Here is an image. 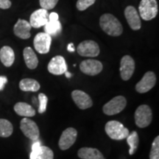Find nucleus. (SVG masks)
<instances>
[{"mask_svg":"<svg viewBox=\"0 0 159 159\" xmlns=\"http://www.w3.org/2000/svg\"><path fill=\"white\" fill-rule=\"evenodd\" d=\"M19 88L23 91H33L35 92L40 89V84L34 79L25 78L19 83Z\"/></svg>","mask_w":159,"mask_h":159,"instance_id":"5701e85b","label":"nucleus"},{"mask_svg":"<svg viewBox=\"0 0 159 159\" xmlns=\"http://www.w3.org/2000/svg\"><path fill=\"white\" fill-rule=\"evenodd\" d=\"M77 156L81 159H105L100 151L92 148H80L77 152Z\"/></svg>","mask_w":159,"mask_h":159,"instance_id":"6ab92c4d","label":"nucleus"},{"mask_svg":"<svg viewBox=\"0 0 159 159\" xmlns=\"http://www.w3.org/2000/svg\"><path fill=\"white\" fill-rule=\"evenodd\" d=\"M48 11L41 8L33 12L30 18V24L33 28L43 27L49 21Z\"/></svg>","mask_w":159,"mask_h":159,"instance_id":"4468645a","label":"nucleus"},{"mask_svg":"<svg viewBox=\"0 0 159 159\" xmlns=\"http://www.w3.org/2000/svg\"><path fill=\"white\" fill-rule=\"evenodd\" d=\"M96 0H78L77 2V8L80 11H83L86 10L90 6L93 5Z\"/></svg>","mask_w":159,"mask_h":159,"instance_id":"c85d7f7f","label":"nucleus"},{"mask_svg":"<svg viewBox=\"0 0 159 159\" xmlns=\"http://www.w3.org/2000/svg\"><path fill=\"white\" fill-rule=\"evenodd\" d=\"M52 43V37L46 33H39L35 35L33 43L34 47L40 54H47L49 52Z\"/></svg>","mask_w":159,"mask_h":159,"instance_id":"6e6552de","label":"nucleus"},{"mask_svg":"<svg viewBox=\"0 0 159 159\" xmlns=\"http://www.w3.org/2000/svg\"><path fill=\"white\" fill-rule=\"evenodd\" d=\"M125 16L130 28L134 30H139L142 27L140 17L138 11L133 6H128L125 10Z\"/></svg>","mask_w":159,"mask_h":159,"instance_id":"dca6fc26","label":"nucleus"},{"mask_svg":"<svg viewBox=\"0 0 159 159\" xmlns=\"http://www.w3.org/2000/svg\"><path fill=\"white\" fill-rule=\"evenodd\" d=\"M99 25L102 30L111 36H119L122 33L123 28L120 21L110 13H105L100 17Z\"/></svg>","mask_w":159,"mask_h":159,"instance_id":"f257e3e1","label":"nucleus"},{"mask_svg":"<svg viewBox=\"0 0 159 159\" xmlns=\"http://www.w3.org/2000/svg\"><path fill=\"white\" fill-rule=\"evenodd\" d=\"M0 61L6 67H10L15 61V54L13 49L8 46H5L0 49Z\"/></svg>","mask_w":159,"mask_h":159,"instance_id":"aec40b11","label":"nucleus"},{"mask_svg":"<svg viewBox=\"0 0 159 159\" xmlns=\"http://www.w3.org/2000/svg\"><path fill=\"white\" fill-rule=\"evenodd\" d=\"M39 113L43 114L47 110V105L48 102V98L43 93H40L39 94Z\"/></svg>","mask_w":159,"mask_h":159,"instance_id":"cd10ccee","label":"nucleus"},{"mask_svg":"<svg viewBox=\"0 0 159 159\" xmlns=\"http://www.w3.org/2000/svg\"><path fill=\"white\" fill-rule=\"evenodd\" d=\"M30 159H54V153L48 147L41 145L32 149Z\"/></svg>","mask_w":159,"mask_h":159,"instance_id":"a211bd4d","label":"nucleus"},{"mask_svg":"<svg viewBox=\"0 0 159 159\" xmlns=\"http://www.w3.org/2000/svg\"><path fill=\"white\" fill-rule=\"evenodd\" d=\"M48 71L54 75H61L67 71V65L64 57L57 55L52 57L48 64Z\"/></svg>","mask_w":159,"mask_h":159,"instance_id":"ddd939ff","label":"nucleus"},{"mask_svg":"<svg viewBox=\"0 0 159 159\" xmlns=\"http://www.w3.org/2000/svg\"><path fill=\"white\" fill-rule=\"evenodd\" d=\"M11 7V2L10 0H0V8L8 9Z\"/></svg>","mask_w":159,"mask_h":159,"instance_id":"7c9ffc66","label":"nucleus"},{"mask_svg":"<svg viewBox=\"0 0 159 159\" xmlns=\"http://www.w3.org/2000/svg\"><path fill=\"white\" fill-rule=\"evenodd\" d=\"M49 21H58V15L56 13H52L49 15Z\"/></svg>","mask_w":159,"mask_h":159,"instance_id":"473e14b6","label":"nucleus"},{"mask_svg":"<svg viewBox=\"0 0 159 159\" xmlns=\"http://www.w3.org/2000/svg\"><path fill=\"white\" fill-rule=\"evenodd\" d=\"M30 24L24 19H19L13 27L14 34L21 39H28L30 38Z\"/></svg>","mask_w":159,"mask_h":159,"instance_id":"f3484780","label":"nucleus"},{"mask_svg":"<svg viewBox=\"0 0 159 159\" xmlns=\"http://www.w3.org/2000/svg\"><path fill=\"white\" fill-rule=\"evenodd\" d=\"M80 69L84 74L90 76H95L99 74L102 70V64L97 60L89 59L81 62Z\"/></svg>","mask_w":159,"mask_h":159,"instance_id":"9b49d317","label":"nucleus"},{"mask_svg":"<svg viewBox=\"0 0 159 159\" xmlns=\"http://www.w3.org/2000/svg\"><path fill=\"white\" fill-rule=\"evenodd\" d=\"M135 122L139 128H144L150 125L152 119V110L148 105H142L137 108L134 115Z\"/></svg>","mask_w":159,"mask_h":159,"instance_id":"20e7f679","label":"nucleus"},{"mask_svg":"<svg viewBox=\"0 0 159 159\" xmlns=\"http://www.w3.org/2000/svg\"><path fill=\"white\" fill-rule=\"evenodd\" d=\"M140 16L145 21H150L156 17L158 7L156 0H142L139 4Z\"/></svg>","mask_w":159,"mask_h":159,"instance_id":"7ed1b4c3","label":"nucleus"},{"mask_svg":"<svg viewBox=\"0 0 159 159\" xmlns=\"http://www.w3.org/2000/svg\"><path fill=\"white\" fill-rule=\"evenodd\" d=\"M156 83V76L152 71H148L145 73L142 79L137 83L136 90L140 94H144L151 90L155 86Z\"/></svg>","mask_w":159,"mask_h":159,"instance_id":"9d476101","label":"nucleus"},{"mask_svg":"<svg viewBox=\"0 0 159 159\" xmlns=\"http://www.w3.org/2000/svg\"><path fill=\"white\" fill-rule=\"evenodd\" d=\"M105 133L114 140H122L126 139L129 135L128 129L118 121H109L105 127Z\"/></svg>","mask_w":159,"mask_h":159,"instance_id":"f03ea898","label":"nucleus"},{"mask_svg":"<svg viewBox=\"0 0 159 159\" xmlns=\"http://www.w3.org/2000/svg\"><path fill=\"white\" fill-rule=\"evenodd\" d=\"M127 105V99L123 96H117L107 102L102 108L105 114L108 116L117 114L124 110Z\"/></svg>","mask_w":159,"mask_h":159,"instance_id":"39448f33","label":"nucleus"},{"mask_svg":"<svg viewBox=\"0 0 159 159\" xmlns=\"http://www.w3.org/2000/svg\"><path fill=\"white\" fill-rule=\"evenodd\" d=\"M14 111L18 115L25 117H33L35 115V109L26 102H17L14 105Z\"/></svg>","mask_w":159,"mask_h":159,"instance_id":"4be33fe9","label":"nucleus"},{"mask_svg":"<svg viewBox=\"0 0 159 159\" xmlns=\"http://www.w3.org/2000/svg\"><path fill=\"white\" fill-rule=\"evenodd\" d=\"M77 131L73 128H66L60 137L58 146L61 150H66L70 148L75 144L77 139Z\"/></svg>","mask_w":159,"mask_h":159,"instance_id":"1a4fd4ad","label":"nucleus"},{"mask_svg":"<svg viewBox=\"0 0 159 159\" xmlns=\"http://www.w3.org/2000/svg\"><path fill=\"white\" fill-rule=\"evenodd\" d=\"M71 97L80 109L85 110L92 106L93 102L90 96L84 91L75 90L71 92Z\"/></svg>","mask_w":159,"mask_h":159,"instance_id":"2eb2a0df","label":"nucleus"},{"mask_svg":"<svg viewBox=\"0 0 159 159\" xmlns=\"http://www.w3.org/2000/svg\"><path fill=\"white\" fill-rule=\"evenodd\" d=\"M150 159H159V136H156L152 142Z\"/></svg>","mask_w":159,"mask_h":159,"instance_id":"bb28decb","label":"nucleus"},{"mask_svg":"<svg viewBox=\"0 0 159 159\" xmlns=\"http://www.w3.org/2000/svg\"><path fill=\"white\" fill-rule=\"evenodd\" d=\"M25 63L30 69H35L39 64V59L31 47H26L23 51Z\"/></svg>","mask_w":159,"mask_h":159,"instance_id":"412c9836","label":"nucleus"},{"mask_svg":"<svg viewBox=\"0 0 159 159\" xmlns=\"http://www.w3.org/2000/svg\"><path fill=\"white\" fill-rule=\"evenodd\" d=\"M77 51L81 56L94 57L98 56L99 54V47L95 41L87 40L80 43Z\"/></svg>","mask_w":159,"mask_h":159,"instance_id":"0eeeda50","label":"nucleus"},{"mask_svg":"<svg viewBox=\"0 0 159 159\" xmlns=\"http://www.w3.org/2000/svg\"><path fill=\"white\" fill-rule=\"evenodd\" d=\"M127 143L130 146V150H129V154L130 156L134 155L138 148L139 145V135L137 134L136 131H133L127 137Z\"/></svg>","mask_w":159,"mask_h":159,"instance_id":"a878e982","label":"nucleus"},{"mask_svg":"<svg viewBox=\"0 0 159 159\" xmlns=\"http://www.w3.org/2000/svg\"><path fill=\"white\" fill-rule=\"evenodd\" d=\"M7 83V78L5 76H0V91H2L6 83Z\"/></svg>","mask_w":159,"mask_h":159,"instance_id":"2f4dec72","label":"nucleus"},{"mask_svg":"<svg viewBox=\"0 0 159 159\" xmlns=\"http://www.w3.org/2000/svg\"><path fill=\"white\" fill-rule=\"evenodd\" d=\"M65 75H66V77L67 78H70V77H71V75H72L71 74L70 72H69L68 71H66V72H65Z\"/></svg>","mask_w":159,"mask_h":159,"instance_id":"f704fd0d","label":"nucleus"},{"mask_svg":"<svg viewBox=\"0 0 159 159\" xmlns=\"http://www.w3.org/2000/svg\"><path fill=\"white\" fill-rule=\"evenodd\" d=\"M57 2L58 0H39L41 8L47 10V11L54 8L56 6Z\"/></svg>","mask_w":159,"mask_h":159,"instance_id":"c756f323","label":"nucleus"},{"mask_svg":"<svg viewBox=\"0 0 159 159\" xmlns=\"http://www.w3.org/2000/svg\"><path fill=\"white\" fill-rule=\"evenodd\" d=\"M135 70L134 60L129 55H125L121 59L120 75L123 80H128L133 76Z\"/></svg>","mask_w":159,"mask_h":159,"instance_id":"f8f14e48","label":"nucleus"},{"mask_svg":"<svg viewBox=\"0 0 159 159\" xmlns=\"http://www.w3.org/2000/svg\"><path fill=\"white\" fill-rule=\"evenodd\" d=\"M20 129L24 135L30 140L35 142L39 139V129L34 121L28 118H24L20 122Z\"/></svg>","mask_w":159,"mask_h":159,"instance_id":"423d86ee","label":"nucleus"},{"mask_svg":"<svg viewBox=\"0 0 159 159\" xmlns=\"http://www.w3.org/2000/svg\"><path fill=\"white\" fill-rule=\"evenodd\" d=\"M13 131V125L5 119H0V137L7 138L11 136Z\"/></svg>","mask_w":159,"mask_h":159,"instance_id":"393cba45","label":"nucleus"},{"mask_svg":"<svg viewBox=\"0 0 159 159\" xmlns=\"http://www.w3.org/2000/svg\"><path fill=\"white\" fill-rule=\"evenodd\" d=\"M67 50H68L69 52H75V49L74 43H69L68 47H67Z\"/></svg>","mask_w":159,"mask_h":159,"instance_id":"72a5a7b5","label":"nucleus"},{"mask_svg":"<svg viewBox=\"0 0 159 159\" xmlns=\"http://www.w3.org/2000/svg\"><path fill=\"white\" fill-rule=\"evenodd\" d=\"M43 27H44V33L50 36H56L62 30V26L59 21H49Z\"/></svg>","mask_w":159,"mask_h":159,"instance_id":"b1692460","label":"nucleus"}]
</instances>
